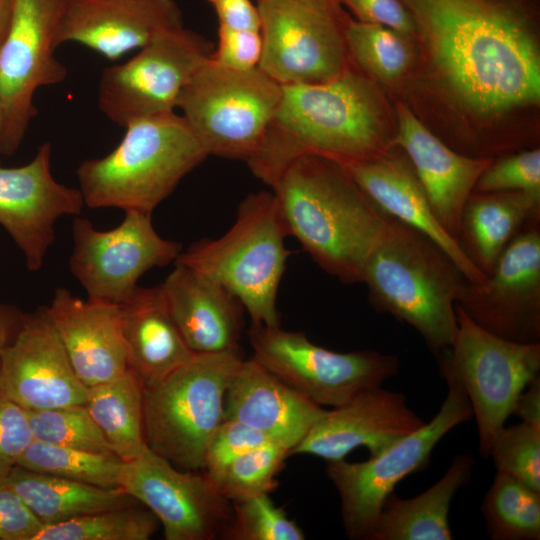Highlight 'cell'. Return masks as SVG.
Here are the masks:
<instances>
[{
  "mask_svg": "<svg viewBox=\"0 0 540 540\" xmlns=\"http://www.w3.org/2000/svg\"><path fill=\"white\" fill-rule=\"evenodd\" d=\"M160 288L172 320L193 353L240 351L244 307L226 289L178 262Z\"/></svg>",
  "mask_w": 540,
  "mask_h": 540,
  "instance_id": "cell-26",
  "label": "cell"
},
{
  "mask_svg": "<svg viewBox=\"0 0 540 540\" xmlns=\"http://www.w3.org/2000/svg\"><path fill=\"white\" fill-rule=\"evenodd\" d=\"M393 103L394 146L408 157L436 219L457 241L464 205L493 158H474L455 151L406 105L398 100Z\"/></svg>",
  "mask_w": 540,
  "mask_h": 540,
  "instance_id": "cell-21",
  "label": "cell"
},
{
  "mask_svg": "<svg viewBox=\"0 0 540 540\" xmlns=\"http://www.w3.org/2000/svg\"><path fill=\"white\" fill-rule=\"evenodd\" d=\"M33 441L27 412L16 403L0 397V485L17 466Z\"/></svg>",
  "mask_w": 540,
  "mask_h": 540,
  "instance_id": "cell-42",
  "label": "cell"
},
{
  "mask_svg": "<svg viewBox=\"0 0 540 540\" xmlns=\"http://www.w3.org/2000/svg\"><path fill=\"white\" fill-rule=\"evenodd\" d=\"M181 26L174 0H67L56 46L75 42L117 60Z\"/></svg>",
  "mask_w": 540,
  "mask_h": 540,
  "instance_id": "cell-22",
  "label": "cell"
},
{
  "mask_svg": "<svg viewBox=\"0 0 540 540\" xmlns=\"http://www.w3.org/2000/svg\"><path fill=\"white\" fill-rule=\"evenodd\" d=\"M213 50L210 41L184 26L161 33L128 61L102 71L100 110L121 127L174 112L184 88Z\"/></svg>",
  "mask_w": 540,
  "mask_h": 540,
  "instance_id": "cell-13",
  "label": "cell"
},
{
  "mask_svg": "<svg viewBox=\"0 0 540 540\" xmlns=\"http://www.w3.org/2000/svg\"><path fill=\"white\" fill-rule=\"evenodd\" d=\"M274 195L251 193L232 226L216 239L182 250L181 263L222 286L242 304L253 326H280L277 295L290 251Z\"/></svg>",
  "mask_w": 540,
  "mask_h": 540,
  "instance_id": "cell-6",
  "label": "cell"
},
{
  "mask_svg": "<svg viewBox=\"0 0 540 540\" xmlns=\"http://www.w3.org/2000/svg\"><path fill=\"white\" fill-rule=\"evenodd\" d=\"M354 19L379 24L415 37L413 20L401 0H339Z\"/></svg>",
  "mask_w": 540,
  "mask_h": 540,
  "instance_id": "cell-44",
  "label": "cell"
},
{
  "mask_svg": "<svg viewBox=\"0 0 540 540\" xmlns=\"http://www.w3.org/2000/svg\"><path fill=\"white\" fill-rule=\"evenodd\" d=\"M43 526L13 490L0 485V540H34Z\"/></svg>",
  "mask_w": 540,
  "mask_h": 540,
  "instance_id": "cell-45",
  "label": "cell"
},
{
  "mask_svg": "<svg viewBox=\"0 0 540 540\" xmlns=\"http://www.w3.org/2000/svg\"><path fill=\"white\" fill-rule=\"evenodd\" d=\"M5 132H6V118L3 106L0 102V153L3 152L4 147V139H5Z\"/></svg>",
  "mask_w": 540,
  "mask_h": 540,
  "instance_id": "cell-50",
  "label": "cell"
},
{
  "mask_svg": "<svg viewBox=\"0 0 540 540\" xmlns=\"http://www.w3.org/2000/svg\"><path fill=\"white\" fill-rule=\"evenodd\" d=\"M474 465L471 455H456L445 474L423 493L408 499L391 493L367 540H451V503L470 481Z\"/></svg>",
  "mask_w": 540,
  "mask_h": 540,
  "instance_id": "cell-29",
  "label": "cell"
},
{
  "mask_svg": "<svg viewBox=\"0 0 540 540\" xmlns=\"http://www.w3.org/2000/svg\"><path fill=\"white\" fill-rule=\"evenodd\" d=\"M290 447L270 441L235 458L214 480L221 494L235 501L250 496L270 493L278 485L276 475Z\"/></svg>",
  "mask_w": 540,
  "mask_h": 540,
  "instance_id": "cell-36",
  "label": "cell"
},
{
  "mask_svg": "<svg viewBox=\"0 0 540 540\" xmlns=\"http://www.w3.org/2000/svg\"><path fill=\"white\" fill-rule=\"evenodd\" d=\"M3 485L44 524L139 503L122 488H104L16 466Z\"/></svg>",
  "mask_w": 540,
  "mask_h": 540,
  "instance_id": "cell-30",
  "label": "cell"
},
{
  "mask_svg": "<svg viewBox=\"0 0 540 540\" xmlns=\"http://www.w3.org/2000/svg\"><path fill=\"white\" fill-rule=\"evenodd\" d=\"M233 520L227 540H304L302 529L268 493L232 501Z\"/></svg>",
  "mask_w": 540,
  "mask_h": 540,
  "instance_id": "cell-39",
  "label": "cell"
},
{
  "mask_svg": "<svg viewBox=\"0 0 540 540\" xmlns=\"http://www.w3.org/2000/svg\"><path fill=\"white\" fill-rule=\"evenodd\" d=\"M521 191L540 196V147L494 158L479 177L473 192Z\"/></svg>",
  "mask_w": 540,
  "mask_h": 540,
  "instance_id": "cell-40",
  "label": "cell"
},
{
  "mask_svg": "<svg viewBox=\"0 0 540 540\" xmlns=\"http://www.w3.org/2000/svg\"><path fill=\"white\" fill-rule=\"evenodd\" d=\"M468 280L436 242L390 218L362 274L375 310L415 329L437 355L457 330L456 302Z\"/></svg>",
  "mask_w": 540,
  "mask_h": 540,
  "instance_id": "cell-4",
  "label": "cell"
},
{
  "mask_svg": "<svg viewBox=\"0 0 540 540\" xmlns=\"http://www.w3.org/2000/svg\"><path fill=\"white\" fill-rule=\"evenodd\" d=\"M262 48L260 30L219 26L217 46L211 58L226 68L240 71L252 70L259 67Z\"/></svg>",
  "mask_w": 540,
  "mask_h": 540,
  "instance_id": "cell-43",
  "label": "cell"
},
{
  "mask_svg": "<svg viewBox=\"0 0 540 540\" xmlns=\"http://www.w3.org/2000/svg\"><path fill=\"white\" fill-rule=\"evenodd\" d=\"M326 409L287 385L254 357L242 360L226 391L224 419L240 421L293 449Z\"/></svg>",
  "mask_w": 540,
  "mask_h": 540,
  "instance_id": "cell-24",
  "label": "cell"
},
{
  "mask_svg": "<svg viewBox=\"0 0 540 540\" xmlns=\"http://www.w3.org/2000/svg\"><path fill=\"white\" fill-rule=\"evenodd\" d=\"M346 42L352 64L393 101L414 67L415 37L351 18L346 28Z\"/></svg>",
  "mask_w": 540,
  "mask_h": 540,
  "instance_id": "cell-32",
  "label": "cell"
},
{
  "mask_svg": "<svg viewBox=\"0 0 540 540\" xmlns=\"http://www.w3.org/2000/svg\"><path fill=\"white\" fill-rule=\"evenodd\" d=\"M119 144L83 161L77 178L89 208L115 207L152 215L208 154L184 118L160 114L129 122Z\"/></svg>",
  "mask_w": 540,
  "mask_h": 540,
  "instance_id": "cell-5",
  "label": "cell"
},
{
  "mask_svg": "<svg viewBox=\"0 0 540 540\" xmlns=\"http://www.w3.org/2000/svg\"><path fill=\"white\" fill-rule=\"evenodd\" d=\"M51 143L45 142L26 165L0 167V224L24 254L28 270H39L55 240V223L79 215L80 189L59 183L51 171Z\"/></svg>",
  "mask_w": 540,
  "mask_h": 540,
  "instance_id": "cell-19",
  "label": "cell"
},
{
  "mask_svg": "<svg viewBox=\"0 0 540 540\" xmlns=\"http://www.w3.org/2000/svg\"><path fill=\"white\" fill-rule=\"evenodd\" d=\"M438 365L447 383V395L431 421L366 461L327 462L326 474L339 494L348 538L367 540L396 485L408 475L423 470L441 439L471 418V405L460 381L446 366Z\"/></svg>",
  "mask_w": 540,
  "mask_h": 540,
  "instance_id": "cell-9",
  "label": "cell"
},
{
  "mask_svg": "<svg viewBox=\"0 0 540 540\" xmlns=\"http://www.w3.org/2000/svg\"><path fill=\"white\" fill-rule=\"evenodd\" d=\"M451 346L435 355L460 381L475 417L479 452L488 457L492 440L505 426L520 393L540 374V342L517 343L473 322L456 306Z\"/></svg>",
  "mask_w": 540,
  "mask_h": 540,
  "instance_id": "cell-11",
  "label": "cell"
},
{
  "mask_svg": "<svg viewBox=\"0 0 540 540\" xmlns=\"http://www.w3.org/2000/svg\"><path fill=\"white\" fill-rule=\"evenodd\" d=\"M481 509L491 539H540V492L516 479L496 472Z\"/></svg>",
  "mask_w": 540,
  "mask_h": 540,
  "instance_id": "cell-33",
  "label": "cell"
},
{
  "mask_svg": "<svg viewBox=\"0 0 540 540\" xmlns=\"http://www.w3.org/2000/svg\"><path fill=\"white\" fill-rule=\"evenodd\" d=\"M262 36L259 69L281 86L317 84L352 65L339 0H257Z\"/></svg>",
  "mask_w": 540,
  "mask_h": 540,
  "instance_id": "cell-10",
  "label": "cell"
},
{
  "mask_svg": "<svg viewBox=\"0 0 540 540\" xmlns=\"http://www.w3.org/2000/svg\"><path fill=\"white\" fill-rule=\"evenodd\" d=\"M456 306L498 337L540 342V218L511 240L483 283H465Z\"/></svg>",
  "mask_w": 540,
  "mask_h": 540,
  "instance_id": "cell-17",
  "label": "cell"
},
{
  "mask_svg": "<svg viewBox=\"0 0 540 540\" xmlns=\"http://www.w3.org/2000/svg\"><path fill=\"white\" fill-rule=\"evenodd\" d=\"M248 337L260 364L321 406H340L394 377L400 368L395 355L371 349L332 351L313 343L303 332L280 326L251 325Z\"/></svg>",
  "mask_w": 540,
  "mask_h": 540,
  "instance_id": "cell-12",
  "label": "cell"
},
{
  "mask_svg": "<svg viewBox=\"0 0 540 540\" xmlns=\"http://www.w3.org/2000/svg\"><path fill=\"white\" fill-rule=\"evenodd\" d=\"M26 412L33 440L114 455L85 405L26 410Z\"/></svg>",
  "mask_w": 540,
  "mask_h": 540,
  "instance_id": "cell-37",
  "label": "cell"
},
{
  "mask_svg": "<svg viewBox=\"0 0 540 540\" xmlns=\"http://www.w3.org/2000/svg\"><path fill=\"white\" fill-rule=\"evenodd\" d=\"M363 192L388 216L436 242L455 261L465 278L481 284L486 276L436 219L406 154L397 146L369 160L342 164Z\"/></svg>",
  "mask_w": 540,
  "mask_h": 540,
  "instance_id": "cell-25",
  "label": "cell"
},
{
  "mask_svg": "<svg viewBox=\"0 0 540 540\" xmlns=\"http://www.w3.org/2000/svg\"><path fill=\"white\" fill-rule=\"evenodd\" d=\"M161 523L166 540L225 539L233 507L203 471L183 470L148 447L125 462L121 485Z\"/></svg>",
  "mask_w": 540,
  "mask_h": 540,
  "instance_id": "cell-16",
  "label": "cell"
},
{
  "mask_svg": "<svg viewBox=\"0 0 540 540\" xmlns=\"http://www.w3.org/2000/svg\"><path fill=\"white\" fill-rule=\"evenodd\" d=\"M87 395L46 307L23 315L2 354L0 397L42 410L84 405Z\"/></svg>",
  "mask_w": 540,
  "mask_h": 540,
  "instance_id": "cell-18",
  "label": "cell"
},
{
  "mask_svg": "<svg viewBox=\"0 0 540 540\" xmlns=\"http://www.w3.org/2000/svg\"><path fill=\"white\" fill-rule=\"evenodd\" d=\"M287 236L326 273L361 283L366 261L390 220L330 158H295L269 186Z\"/></svg>",
  "mask_w": 540,
  "mask_h": 540,
  "instance_id": "cell-3",
  "label": "cell"
},
{
  "mask_svg": "<svg viewBox=\"0 0 540 540\" xmlns=\"http://www.w3.org/2000/svg\"><path fill=\"white\" fill-rule=\"evenodd\" d=\"M125 212L123 221L107 231L87 218L74 220L69 266L88 299L121 305L144 273L175 262L182 251L180 243L156 232L151 215Z\"/></svg>",
  "mask_w": 540,
  "mask_h": 540,
  "instance_id": "cell-15",
  "label": "cell"
},
{
  "mask_svg": "<svg viewBox=\"0 0 540 540\" xmlns=\"http://www.w3.org/2000/svg\"><path fill=\"white\" fill-rule=\"evenodd\" d=\"M85 407L118 458L131 461L147 449L143 429V388L128 369L88 387Z\"/></svg>",
  "mask_w": 540,
  "mask_h": 540,
  "instance_id": "cell-31",
  "label": "cell"
},
{
  "mask_svg": "<svg viewBox=\"0 0 540 540\" xmlns=\"http://www.w3.org/2000/svg\"><path fill=\"white\" fill-rule=\"evenodd\" d=\"M270 441L273 440L240 421L223 419L208 441L203 471L214 480L235 458Z\"/></svg>",
  "mask_w": 540,
  "mask_h": 540,
  "instance_id": "cell-41",
  "label": "cell"
},
{
  "mask_svg": "<svg viewBox=\"0 0 540 540\" xmlns=\"http://www.w3.org/2000/svg\"><path fill=\"white\" fill-rule=\"evenodd\" d=\"M281 94L282 86L259 68L234 70L210 56L177 108L208 156L248 161L265 138Z\"/></svg>",
  "mask_w": 540,
  "mask_h": 540,
  "instance_id": "cell-8",
  "label": "cell"
},
{
  "mask_svg": "<svg viewBox=\"0 0 540 540\" xmlns=\"http://www.w3.org/2000/svg\"><path fill=\"white\" fill-rule=\"evenodd\" d=\"M488 456L496 472L540 492V428L521 421L503 426L494 436Z\"/></svg>",
  "mask_w": 540,
  "mask_h": 540,
  "instance_id": "cell-38",
  "label": "cell"
},
{
  "mask_svg": "<svg viewBox=\"0 0 540 540\" xmlns=\"http://www.w3.org/2000/svg\"><path fill=\"white\" fill-rule=\"evenodd\" d=\"M401 1L417 58L394 100L466 156L539 147L540 0Z\"/></svg>",
  "mask_w": 540,
  "mask_h": 540,
  "instance_id": "cell-1",
  "label": "cell"
},
{
  "mask_svg": "<svg viewBox=\"0 0 540 540\" xmlns=\"http://www.w3.org/2000/svg\"><path fill=\"white\" fill-rule=\"evenodd\" d=\"M22 316L12 307L0 304V368L3 351L14 337Z\"/></svg>",
  "mask_w": 540,
  "mask_h": 540,
  "instance_id": "cell-48",
  "label": "cell"
},
{
  "mask_svg": "<svg viewBox=\"0 0 540 540\" xmlns=\"http://www.w3.org/2000/svg\"><path fill=\"white\" fill-rule=\"evenodd\" d=\"M424 423L402 393L379 385L326 410L289 456L308 454L337 461L360 447L375 456Z\"/></svg>",
  "mask_w": 540,
  "mask_h": 540,
  "instance_id": "cell-20",
  "label": "cell"
},
{
  "mask_svg": "<svg viewBox=\"0 0 540 540\" xmlns=\"http://www.w3.org/2000/svg\"><path fill=\"white\" fill-rule=\"evenodd\" d=\"M13 0H0V46L10 23Z\"/></svg>",
  "mask_w": 540,
  "mask_h": 540,
  "instance_id": "cell-49",
  "label": "cell"
},
{
  "mask_svg": "<svg viewBox=\"0 0 540 540\" xmlns=\"http://www.w3.org/2000/svg\"><path fill=\"white\" fill-rule=\"evenodd\" d=\"M512 414L519 417L521 422L540 428V375L520 393Z\"/></svg>",
  "mask_w": 540,
  "mask_h": 540,
  "instance_id": "cell-47",
  "label": "cell"
},
{
  "mask_svg": "<svg viewBox=\"0 0 540 540\" xmlns=\"http://www.w3.org/2000/svg\"><path fill=\"white\" fill-rule=\"evenodd\" d=\"M67 0H13L0 46V102L6 118L3 155L20 146L36 114L35 92L63 82L66 67L55 57L56 37Z\"/></svg>",
  "mask_w": 540,
  "mask_h": 540,
  "instance_id": "cell-14",
  "label": "cell"
},
{
  "mask_svg": "<svg viewBox=\"0 0 540 540\" xmlns=\"http://www.w3.org/2000/svg\"><path fill=\"white\" fill-rule=\"evenodd\" d=\"M46 311L85 386L110 381L128 370L120 305L83 301L59 287Z\"/></svg>",
  "mask_w": 540,
  "mask_h": 540,
  "instance_id": "cell-23",
  "label": "cell"
},
{
  "mask_svg": "<svg viewBox=\"0 0 540 540\" xmlns=\"http://www.w3.org/2000/svg\"><path fill=\"white\" fill-rule=\"evenodd\" d=\"M396 118L387 93L353 64L334 79L282 86L273 120L246 161L270 186L295 158L313 154L349 164L394 147Z\"/></svg>",
  "mask_w": 540,
  "mask_h": 540,
  "instance_id": "cell-2",
  "label": "cell"
},
{
  "mask_svg": "<svg viewBox=\"0 0 540 540\" xmlns=\"http://www.w3.org/2000/svg\"><path fill=\"white\" fill-rule=\"evenodd\" d=\"M240 351L195 354L159 382L143 388L147 447L183 470H203L208 441L224 419L228 385Z\"/></svg>",
  "mask_w": 540,
  "mask_h": 540,
  "instance_id": "cell-7",
  "label": "cell"
},
{
  "mask_svg": "<svg viewBox=\"0 0 540 540\" xmlns=\"http://www.w3.org/2000/svg\"><path fill=\"white\" fill-rule=\"evenodd\" d=\"M120 306L128 369L142 387L159 382L195 355L169 314L160 284L137 286Z\"/></svg>",
  "mask_w": 540,
  "mask_h": 540,
  "instance_id": "cell-27",
  "label": "cell"
},
{
  "mask_svg": "<svg viewBox=\"0 0 540 540\" xmlns=\"http://www.w3.org/2000/svg\"><path fill=\"white\" fill-rule=\"evenodd\" d=\"M540 218V196L521 191L472 192L460 220L458 244L486 277L511 240Z\"/></svg>",
  "mask_w": 540,
  "mask_h": 540,
  "instance_id": "cell-28",
  "label": "cell"
},
{
  "mask_svg": "<svg viewBox=\"0 0 540 540\" xmlns=\"http://www.w3.org/2000/svg\"><path fill=\"white\" fill-rule=\"evenodd\" d=\"M157 521L148 508L137 503L44 525L34 540H148Z\"/></svg>",
  "mask_w": 540,
  "mask_h": 540,
  "instance_id": "cell-35",
  "label": "cell"
},
{
  "mask_svg": "<svg viewBox=\"0 0 540 540\" xmlns=\"http://www.w3.org/2000/svg\"><path fill=\"white\" fill-rule=\"evenodd\" d=\"M124 461L112 454L67 448L33 440L17 466L76 482L119 488Z\"/></svg>",
  "mask_w": 540,
  "mask_h": 540,
  "instance_id": "cell-34",
  "label": "cell"
},
{
  "mask_svg": "<svg viewBox=\"0 0 540 540\" xmlns=\"http://www.w3.org/2000/svg\"><path fill=\"white\" fill-rule=\"evenodd\" d=\"M213 7L219 26L232 29L260 30L257 4L251 0H207Z\"/></svg>",
  "mask_w": 540,
  "mask_h": 540,
  "instance_id": "cell-46",
  "label": "cell"
}]
</instances>
